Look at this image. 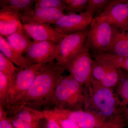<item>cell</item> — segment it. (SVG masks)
<instances>
[{"label":"cell","mask_w":128,"mask_h":128,"mask_svg":"<svg viewBox=\"0 0 128 128\" xmlns=\"http://www.w3.org/2000/svg\"><path fill=\"white\" fill-rule=\"evenodd\" d=\"M65 71L56 63L47 64L38 74L29 88L10 105H25L37 110L42 106H47L58 80Z\"/></svg>","instance_id":"6da1fadb"},{"label":"cell","mask_w":128,"mask_h":128,"mask_svg":"<svg viewBox=\"0 0 128 128\" xmlns=\"http://www.w3.org/2000/svg\"><path fill=\"white\" fill-rule=\"evenodd\" d=\"M84 110L94 112L108 121L121 113V100L113 88L89 84L84 86Z\"/></svg>","instance_id":"7a4b0ae2"},{"label":"cell","mask_w":128,"mask_h":128,"mask_svg":"<svg viewBox=\"0 0 128 128\" xmlns=\"http://www.w3.org/2000/svg\"><path fill=\"white\" fill-rule=\"evenodd\" d=\"M84 86L71 76L62 75L57 82L48 106L68 111L84 110Z\"/></svg>","instance_id":"3957f363"},{"label":"cell","mask_w":128,"mask_h":128,"mask_svg":"<svg viewBox=\"0 0 128 128\" xmlns=\"http://www.w3.org/2000/svg\"><path fill=\"white\" fill-rule=\"evenodd\" d=\"M113 28L106 18L99 16L93 18L88 30L85 47L91 54L104 52L112 41Z\"/></svg>","instance_id":"277c9868"},{"label":"cell","mask_w":128,"mask_h":128,"mask_svg":"<svg viewBox=\"0 0 128 128\" xmlns=\"http://www.w3.org/2000/svg\"><path fill=\"white\" fill-rule=\"evenodd\" d=\"M88 30L66 35L58 44L56 64L65 70L67 64L85 48Z\"/></svg>","instance_id":"5b68a950"},{"label":"cell","mask_w":128,"mask_h":128,"mask_svg":"<svg viewBox=\"0 0 128 128\" xmlns=\"http://www.w3.org/2000/svg\"><path fill=\"white\" fill-rule=\"evenodd\" d=\"M85 47L72 60L65 68L70 75L83 86L89 84L94 59Z\"/></svg>","instance_id":"8992f818"},{"label":"cell","mask_w":128,"mask_h":128,"mask_svg":"<svg viewBox=\"0 0 128 128\" xmlns=\"http://www.w3.org/2000/svg\"><path fill=\"white\" fill-rule=\"evenodd\" d=\"M47 64H37L27 68H18L14 82L10 89L9 105L29 88L38 74Z\"/></svg>","instance_id":"52a82bcc"},{"label":"cell","mask_w":128,"mask_h":128,"mask_svg":"<svg viewBox=\"0 0 128 128\" xmlns=\"http://www.w3.org/2000/svg\"><path fill=\"white\" fill-rule=\"evenodd\" d=\"M98 16L118 29L128 32V0H112Z\"/></svg>","instance_id":"ba28073f"},{"label":"cell","mask_w":128,"mask_h":128,"mask_svg":"<svg viewBox=\"0 0 128 128\" xmlns=\"http://www.w3.org/2000/svg\"><path fill=\"white\" fill-rule=\"evenodd\" d=\"M93 18L85 12L79 14H65L53 24L56 30L66 35L87 30Z\"/></svg>","instance_id":"9c48e42d"},{"label":"cell","mask_w":128,"mask_h":128,"mask_svg":"<svg viewBox=\"0 0 128 128\" xmlns=\"http://www.w3.org/2000/svg\"><path fill=\"white\" fill-rule=\"evenodd\" d=\"M58 44L50 41H33L26 56L34 64L53 63L58 53Z\"/></svg>","instance_id":"30bf717a"},{"label":"cell","mask_w":128,"mask_h":128,"mask_svg":"<svg viewBox=\"0 0 128 128\" xmlns=\"http://www.w3.org/2000/svg\"><path fill=\"white\" fill-rule=\"evenodd\" d=\"M58 109L80 128H106L108 124V121L91 111Z\"/></svg>","instance_id":"8fae6325"},{"label":"cell","mask_w":128,"mask_h":128,"mask_svg":"<svg viewBox=\"0 0 128 128\" xmlns=\"http://www.w3.org/2000/svg\"><path fill=\"white\" fill-rule=\"evenodd\" d=\"M25 33L33 41H50L58 44L66 35L48 24H22Z\"/></svg>","instance_id":"7c38bea8"},{"label":"cell","mask_w":128,"mask_h":128,"mask_svg":"<svg viewBox=\"0 0 128 128\" xmlns=\"http://www.w3.org/2000/svg\"><path fill=\"white\" fill-rule=\"evenodd\" d=\"M22 12L12 7L0 9V36L6 38L22 28Z\"/></svg>","instance_id":"4fadbf2b"},{"label":"cell","mask_w":128,"mask_h":128,"mask_svg":"<svg viewBox=\"0 0 128 128\" xmlns=\"http://www.w3.org/2000/svg\"><path fill=\"white\" fill-rule=\"evenodd\" d=\"M65 15L64 12L58 9L34 8L23 13L22 19V24H53Z\"/></svg>","instance_id":"5bb4252c"},{"label":"cell","mask_w":128,"mask_h":128,"mask_svg":"<svg viewBox=\"0 0 128 128\" xmlns=\"http://www.w3.org/2000/svg\"><path fill=\"white\" fill-rule=\"evenodd\" d=\"M6 108L8 117L16 118L22 121L38 122L45 119L44 110H37L25 105H10Z\"/></svg>","instance_id":"9a60e30c"},{"label":"cell","mask_w":128,"mask_h":128,"mask_svg":"<svg viewBox=\"0 0 128 128\" xmlns=\"http://www.w3.org/2000/svg\"><path fill=\"white\" fill-rule=\"evenodd\" d=\"M102 52L119 57H128V32L119 30L114 26L112 41Z\"/></svg>","instance_id":"2e32d148"},{"label":"cell","mask_w":128,"mask_h":128,"mask_svg":"<svg viewBox=\"0 0 128 128\" xmlns=\"http://www.w3.org/2000/svg\"><path fill=\"white\" fill-rule=\"evenodd\" d=\"M0 51L5 57L18 67L26 68L34 64L27 57L23 56L12 48L6 40L0 36Z\"/></svg>","instance_id":"e0dca14e"},{"label":"cell","mask_w":128,"mask_h":128,"mask_svg":"<svg viewBox=\"0 0 128 128\" xmlns=\"http://www.w3.org/2000/svg\"><path fill=\"white\" fill-rule=\"evenodd\" d=\"M5 38L13 49L22 54L27 51L33 42L25 33L23 28Z\"/></svg>","instance_id":"ac0fdd59"},{"label":"cell","mask_w":128,"mask_h":128,"mask_svg":"<svg viewBox=\"0 0 128 128\" xmlns=\"http://www.w3.org/2000/svg\"><path fill=\"white\" fill-rule=\"evenodd\" d=\"M116 94L121 100V112L128 106V72L122 70L121 79L115 88Z\"/></svg>","instance_id":"d6986e66"},{"label":"cell","mask_w":128,"mask_h":128,"mask_svg":"<svg viewBox=\"0 0 128 128\" xmlns=\"http://www.w3.org/2000/svg\"><path fill=\"white\" fill-rule=\"evenodd\" d=\"M94 59L102 60L128 72V57H124L100 52L92 54Z\"/></svg>","instance_id":"ffe728a7"},{"label":"cell","mask_w":128,"mask_h":128,"mask_svg":"<svg viewBox=\"0 0 128 128\" xmlns=\"http://www.w3.org/2000/svg\"><path fill=\"white\" fill-rule=\"evenodd\" d=\"M34 2L33 0H0V7L13 8L24 13L33 9Z\"/></svg>","instance_id":"44dd1931"},{"label":"cell","mask_w":128,"mask_h":128,"mask_svg":"<svg viewBox=\"0 0 128 128\" xmlns=\"http://www.w3.org/2000/svg\"><path fill=\"white\" fill-rule=\"evenodd\" d=\"M18 69V68L15 67L11 61L0 52V72L7 76L10 89L14 82L16 72Z\"/></svg>","instance_id":"7402d4cb"},{"label":"cell","mask_w":128,"mask_h":128,"mask_svg":"<svg viewBox=\"0 0 128 128\" xmlns=\"http://www.w3.org/2000/svg\"><path fill=\"white\" fill-rule=\"evenodd\" d=\"M10 87L8 78L0 72V105L6 108L10 104Z\"/></svg>","instance_id":"603a6c76"},{"label":"cell","mask_w":128,"mask_h":128,"mask_svg":"<svg viewBox=\"0 0 128 128\" xmlns=\"http://www.w3.org/2000/svg\"><path fill=\"white\" fill-rule=\"evenodd\" d=\"M66 6L64 11L67 14H80L84 12L88 0H63Z\"/></svg>","instance_id":"cb8c5ba5"},{"label":"cell","mask_w":128,"mask_h":128,"mask_svg":"<svg viewBox=\"0 0 128 128\" xmlns=\"http://www.w3.org/2000/svg\"><path fill=\"white\" fill-rule=\"evenodd\" d=\"M112 0H88L87 7L84 12L93 17L96 13L102 12Z\"/></svg>","instance_id":"d4e9b609"},{"label":"cell","mask_w":128,"mask_h":128,"mask_svg":"<svg viewBox=\"0 0 128 128\" xmlns=\"http://www.w3.org/2000/svg\"><path fill=\"white\" fill-rule=\"evenodd\" d=\"M34 8L58 9L64 11L66 6L63 0H36Z\"/></svg>","instance_id":"484cf974"},{"label":"cell","mask_w":128,"mask_h":128,"mask_svg":"<svg viewBox=\"0 0 128 128\" xmlns=\"http://www.w3.org/2000/svg\"><path fill=\"white\" fill-rule=\"evenodd\" d=\"M50 110L62 128H80L74 121L64 115L57 108H54Z\"/></svg>","instance_id":"4316f807"},{"label":"cell","mask_w":128,"mask_h":128,"mask_svg":"<svg viewBox=\"0 0 128 128\" xmlns=\"http://www.w3.org/2000/svg\"><path fill=\"white\" fill-rule=\"evenodd\" d=\"M7 119L11 122L15 128H41V122H30L11 117H8Z\"/></svg>","instance_id":"83f0119b"},{"label":"cell","mask_w":128,"mask_h":128,"mask_svg":"<svg viewBox=\"0 0 128 128\" xmlns=\"http://www.w3.org/2000/svg\"><path fill=\"white\" fill-rule=\"evenodd\" d=\"M46 121V128H62L50 110H44Z\"/></svg>","instance_id":"f1b7e54d"},{"label":"cell","mask_w":128,"mask_h":128,"mask_svg":"<svg viewBox=\"0 0 128 128\" xmlns=\"http://www.w3.org/2000/svg\"><path fill=\"white\" fill-rule=\"evenodd\" d=\"M125 126L124 121L121 113L108 121V126L106 128H124Z\"/></svg>","instance_id":"f546056e"},{"label":"cell","mask_w":128,"mask_h":128,"mask_svg":"<svg viewBox=\"0 0 128 128\" xmlns=\"http://www.w3.org/2000/svg\"><path fill=\"white\" fill-rule=\"evenodd\" d=\"M0 128H15L8 119L0 120Z\"/></svg>","instance_id":"4dcf8cb0"},{"label":"cell","mask_w":128,"mask_h":128,"mask_svg":"<svg viewBox=\"0 0 128 128\" xmlns=\"http://www.w3.org/2000/svg\"><path fill=\"white\" fill-rule=\"evenodd\" d=\"M8 114L5 108L0 105V120L7 119Z\"/></svg>","instance_id":"1f68e13d"},{"label":"cell","mask_w":128,"mask_h":128,"mask_svg":"<svg viewBox=\"0 0 128 128\" xmlns=\"http://www.w3.org/2000/svg\"><path fill=\"white\" fill-rule=\"evenodd\" d=\"M121 114L124 121L125 126H128V110L124 109L121 112Z\"/></svg>","instance_id":"d6a6232c"},{"label":"cell","mask_w":128,"mask_h":128,"mask_svg":"<svg viewBox=\"0 0 128 128\" xmlns=\"http://www.w3.org/2000/svg\"><path fill=\"white\" fill-rule=\"evenodd\" d=\"M124 109H126V110H128V106L127 108H124Z\"/></svg>","instance_id":"836d02e7"}]
</instances>
